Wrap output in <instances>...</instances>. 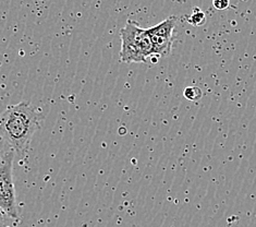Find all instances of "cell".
I'll list each match as a JSON object with an SVG mask.
<instances>
[{
  "label": "cell",
  "instance_id": "6da1fadb",
  "mask_svg": "<svg viewBox=\"0 0 256 227\" xmlns=\"http://www.w3.org/2000/svg\"><path fill=\"white\" fill-rule=\"evenodd\" d=\"M42 119L44 114L30 102L8 106L0 115V138L14 154H24Z\"/></svg>",
  "mask_w": 256,
  "mask_h": 227
},
{
  "label": "cell",
  "instance_id": "7a4b0ae2",
  "mask_svg": "<svg viewBox=\"0 0 256 227\" xmlns=\"http://www.w3.org/2000/svg\"><path fill=\"white\" fill-rule=\"evenodd\" d=\"M120 60L122 63H148V58L155 56L148 30L136 21L128 20L120 31Z\"/></svg>",
  "mask_w": 256,
  "mask_h": 227
},
{
  "label": "cell",
  "instance_id": "3957f363",
  "mask_svg": "<svg viewBox=\"0 0 256 227\" xmlns=\"http://www.w3.org/2000/svg\"><path fill=\"white\" fill-rule=\"evenodd\" d=\"M14 152H10L0 165V211L12 219L19 218L16 205V189L14 183Z\"/></svg>",
  "mask_w": 256,
  "mask_h": 227
},
{
  "label": "cell",
  "instance_id": "277c9868",
  "mask_svg": "<svg viewBox=\"0 0 256 227\" xmlns=\"http://www.w3.org/2000/svg\"><path fill=\"white\" fill-rule=\"evenodd\" d=\"M176 23H178V19L176 17L172 16L168 17L166 20H164L160 24H156V26L152 27L148 30V33L153 36H158V38L167 39V40H172L174 31L176 27Z\"/></svg>",
  "mask_w": 256,
  "mask_h": 227
},
{
  "label": "cell",
  "instance_id": "5b68a950",
  "mask_svg": "<svg viewBox=\"0 0 256 227\" xmlns=\"http://www.w3.org/2000/svg\"><path fill=\"white\" fill-rule=\"evenodd\" d=\"M188 22L193 27L203 26V24L206 22L205 12L200 11L198 7L193 8V14L190 17H188Z\"/></svg>",
  "mask_w": 256,
  "mask_h": 227
},
{
  "label": "cell",
  "instance_id": "8992f818",
  "mask_svg": "<svg viewBox=\"0 0 256 227\" xmlns=\"http://www.w3.org/2000/svg\"><path fill=\"white\" fill-rule=\"evenodd\" d=\"M184 96L188 101L196 102V101L202 99L203 91L200 90L198 87H188L184 91Z\"/></svg>",
  "mask_w": 256,
  "mask_h": 227
},
{
  "label": "cell",
  "instance_id": "52a82bcc",
  "mask_svg": "<svg viewBox=\"0 0 256 227\" xmlns=\"http://www.w3.org/2000/svg\"><path fill=\"white\" fill-rule=\"evenodd\" d=\"M11 152V150L8 148L4 141L0 138V165L2 164V162L4 161V158L7 157V155ZM14 152V151H12Z\"/></svg>",
  "mask_w": 256,
  "mask_h": 227
},
{
  "label": "cell",
  "instance_id": "ba28073f",
  "mask_svg": "<svg viewBox=\"0 0 256 227\" xmlns=\"http://www.w3.org/2000/svg\"><path fill=\"white\" fill-rule=\"evenodd\" d=\"M212 6H214L217 10H226L230 6V3L228 0H215V2L212 3Z\"/></svg>",
  "mask_w": 256,
  "mask_h": 227
},
{
  "label": "cell",
  "instance_id": "9c48e42d",
  "mask_svg": "<svg viewBox=\"0 0 256 227\" xmlns=\"http://www.w3.org/2000/svg\"><path fill=\"white\" fill-rule=\"evenodd\" d=\"M7 217H9L8 215H6V214L0 211V227H7Z\"/></svg>",
  "mask_w": 256,
  "mask_h": 227
}]
</instances>
